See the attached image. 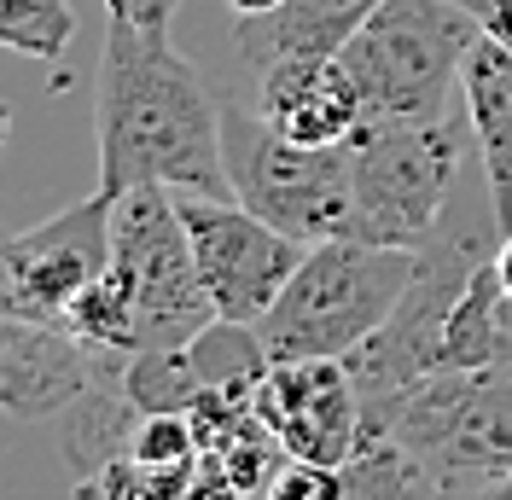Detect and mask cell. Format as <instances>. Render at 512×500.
I'll use <instances>...</instances> for the list:
<instances>
[{"mask_svg":"<svg viewBox=\"0 0 512 500\" xmlns=\"http://www.w3.org/2000/svg\"><path fill=\"white\" fill-rule=\"evenodd\" d=\"M350 140L297 146L280 140L256 111L227 99V175L233 198L303 245L350 239Z\"/></svg>","mask_w":512,"mask_h":500,"instance_id":"7","label":"cell"},{"mask_svg":"<svg viewBox=\"0 0 512 500\" xmlns=\"http://www.w3.org/2000/svg\"><path fill=\"white\" fill-rule=\"evenodd\" d=\"M460 94H466V123L483 157V181H489V227L512 233V53L495 35L472 41Z\"/></svg>","mask_w":512,"mask_h":500,"instance_id":"13","label":"cell"},{"mask_svg":"<svg viewBox=\"0 0 512 500\" xmlns=\"http://www.w3.org/2000/svg\"><path fill=\"white\" fill-rule=\"evenodd\" d=\"M384 0H280L262 18H239V59L262 70L274 59H303V53H344Z\"/></svg>","mask_w":512,"mask_h":500,"instance_id":"14","label":"cell"},{"mask_svg":"<svg viewBox=\"0 0 512 500\" xmlns=\"http://www.w3.org/2000/svg\"><path fill=\"white\" fill-rule=\"evenodd\" d=\"M128 355L94 349L70 326H35V320H0V413L47 425L64 419L88 390L117 378Z\"/></svg>","mask_w":512,"mask_h":500,"instance_id":"10","label":"cell"},{"mask_svg":"<svg viewBox=\"0 0 512 500\" xmlns=\"http://www.w3.org/2000/svg\"><path fill=\"white\" fill-rule=\"evenodd\" d=\"M495 274H501V291L512 297V233H501V245H495Z\"/></svg>","mask_w":512,"mask_h":500,"instance_id":"22","label":"cell"},{"mask_svg":"<svg viewBox=\"0 0 512 500\" xmlns=\"http://www.w3.org/2000/svg\"><path fill=\"white\" fill-rule=\"evenodd\" d=\"M6 140H12V105L0 99V152H6Z\"/></svg>","mask_w":512,"mask_h":500,"instance_id":"24","label":"cell"},{"mask_svg":"<svg viewBox=\"0 0 512 500\" xmlns=\"http://www.w3.org/2000/svg\"><path fill=\"white\" fill-rule=\"evenodd\" d=\"M76 35L70 0H0V47L24 59H59Z\"/></svg>","mask_w":512,"mask_h":500,"instance_id":"16","label":"cell"},{"mask_svg":"<svg viewBox=\"0 0 512 500\" xmlns=\"http://www.w3.org/2000/svg\"><path fill=\"white\" fill-rule=\"evenodd\" d=\"M466 6L478 12L483 35H495V41L512 53V0H466Z\"/></svg>","mask_w":512,"mask_h":500,"instance_id":"20","label":"cell"},{"mask_svg":"<svg viewBox=\"0 0 512 500\" xmlns=\"http://www.w3.org/2000/svg\"><path fill=\"white\" fill-rule=\"evenodd\" d=\"M175 6H181V0H105V12L123 18V24H169Z\"/></svg>","mask_w":512,"mask_h":500,"instance_id":"19","label":"cell"},{"mask_svg":"<svg viewBox=\"0 0 512 500\" xmlns=\"http://www.w3.org/2000/svg\"><path fill=\"white\" fill-rule=\"evenodd\" d=\"M350 239L425 250L448 221L460 181V128L408 123L350 134Z\"/></svg>","mask_w":512,"mask_h":500,"instance_id":"6","label":"cell"},{"mask_svg":"<svg viewBox=\"0 0 512 500\" xmlns=\"http://www.w3.org/2000/svg\"><path fill=\"white\" fill-rule=\"evenodd\" d=\"M478 35L483 24L466 0H384L338 53L361 88L355 134L443 123Z\"/></svg>","mask_w":512,"mask_h":500,"instance_id":"3","label":"cell"},{"mask_svg":"<svg viewBox=\"0 0 512 500\" xmlns=\"http://www.w3.org/2000/svg\"><path fill=\"white\" fill-rule=\"evenodd\" d=\"M239 500H256V495H239Z\"/></svg>","mask_w":512,"mask_h":500,"instance_id":"25","label":"cell"},{"mask_svg":"<svg viewBox=\"0 0 512 500\" xmlns=\"http://www.w3.org/2000/svg\"><path fill=\"white\" fill-rule=\"evenodd\" d=\"M158 181L169 192L233 198L227 99L175 53L169 24L111 18L99 53V192Z\"/></svg>","mask_w":512,"mask_h":500,"instance_id":"1","label":"cell"},{"mask_svg":"<svg viewBox=\"0 0 512 500\" xmlns=\"http://www.w3.org/2000/svg\"><path fill=\"white\" fill-rule=\"evenodd\" d=\"M233 6V18H262V12H274L280 0H227Z\"/></svg>","mask_w":512,"mask_h":500,"instance_id":"23","label":"cell"},{"mask_svg":"<svg viewBox=\"0 0 512 500\" xmlns=\"http://www.w3.org/2000/svg\"><path fill=\"white\" fill-rule=\"evenodd\" d=\"M111 268V192H94L24 233H0V320L64 326Z\"/></svg>","mask_w":512,"mask_h":500,"instance_id":"8","label":"cell"},{"mask_svg":"<svg viewBox=\"0 0 512 500\" xmlns=\"http://www.w3.org/2000/svg\"><path fill=\"white\" fill-rule=\"evenodd\" d=\"M140 466L152 471H175V466H192L198 454H204V442L192 431L187 413H140V425H134V448H128Z\"/></svg>","mask_w":512,"mask_h":500,"instance_id":"17","label":"cell"},{"mask_svg":"<svg viewBox=\"0 0 512 500\" xmlns=\"http://www.w3.org/2000/svg\"><path fill=\"white\" fill-rule=\"evenodd\" d=\"M344 466H315V460H286L268 483V500H344Z\"/></svg>","mask_w":512,"mask_h":500,"instance_id":"18","label":"cell"},{"mask_svg":"<svg viewBox=\"0 0 512 500\" xmlns=\"http://www.w3.org/2000/svg\"><path fill=\"white\" fill-rule=\"evenodd\" d=\"M454 500H512V471L495 477V483H483V489H466V495H454Z\"/></svg>","mask_w":512,"mask_h":500,"instance_id":"21","label":"cell"},{"mask_svg":"<svg viewBox=\"0 0 512 500\" xmlns=\"http://www.w3.org/2000/svg\"><path fill=\"white\" fill-rule=\"evenodd\" d=\"M111 280L134 320V355L181 349L210 320H222L204 291L181 204L158 181L111 198Z\"/></svg>","mask_w":512,"mask_h":500,"instance_id":"5","label":"cell"},{"mask_svg":"<svg viewBox=\"0 0 512 500\" xmlns=\"http://www.w3.org/2000/svg\"><path fill=\"white\" fill-rule=\"evenodd\" d=\"M419 274V250L326 239L309 245L274 309L256 320L274 361H344L379 332L408 297Z\"/></svg>","mask_w":512,"mask_h":500,"instance_id":"2","label":"cell"},{"mask_svg":"<svg viewBox=\"0 0 512 500\" xmlns=\"http://www.w3.org/2000/svg\"><path fill=\"white\" fill-rule=\"evenodd\" d=\"M361 442H396L448 489V500L512 471V361L448 367L408 384L361 419Z\"/></svg>","mask_w":512,"mask_h":500,"instance_id":"4","label":"cell"},{"mask_svg":"<svg viewBox=\"0 0 512 500\" xmlns=\"http://www.w3.org/2000/svg\"><path fill=\"white\" fill-rule=\"evenodd\" d=\"M344 500H448V489L396 442H361L344 466Z\"/></svg>","mask_w":512,"mask_h":500,"instance_id":"15","label":"cell"},{"mask_svg":"<svg viewBox=\"0 0 512 500\" xmlns=\"http://www.w3.org/2000/svg\"><path fill=\"white\" fill-rule=\"evenodd\" d=\"M256 413L280 437L286 460L350 466L361 448V396L344 361H274L256 384Z\"/></svg>","mask_w":512,"mask_h":500,"instance_id":"11","label":"cell"},{"mask_svg":"<svg viewBox=\"0 0 512 500\" xmlns=\"http://www.w3.org/2000/svg\"><path fill=\"white\" fill-rule=\"evenodd\" d=\"M175 204H181L192 256H198V274H204V291H210L216 314L239 320V326H256L274 309V297L286 291V280L297 274V262L309 256V245L268 227L239 198L175 192Z\"/></svg>","mask_w":512,"mask_h":500,"instance_id":"9","label":"cell"},{"mask_svg":"<svg viewBox=\"0 0 512 500\" xmlns=\"http://www.w3.org/2000/svg\"><path fill=\"white\" fill-rule=\"evenodd\" d=\"M256 76V117L280 140L297 146H338L361 128V88L338 53H303L251 70Z\"/></svg>","mask_w":512,"mask_h":500,"instance_id":"12","label":"cell"}]
</instances>
